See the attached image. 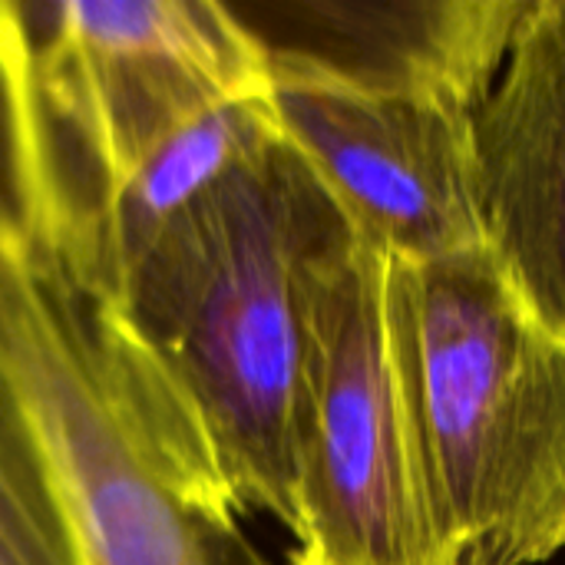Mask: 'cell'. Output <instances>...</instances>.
Instances as JSON below:
<instances>
[{"label": "cell", "mask_w": 565, "mask_h": 565, "mask_svg": "<svg viewBox=\"0 0 565 565\" xmlns=\"http://www.w3.org/2000/svg\"><path fill=\"white\" fill-rule=\"evenodd\" d=\"M358 242L344 205L278 132L159 235L119 298H99L199 417L242 510L285 530L311 281Z\"/></svg>", "instance_id": "1"}, {"label": "cell", "mask_w": 565, "mask_h": 565, "mask_svg": "<svg viewBox=\"0 0 565 565\" xmlns=\"http://www.w3.org/2000/svg\"><path fill=\"white\" fill-rule=\"evenodd\" d=\"M0 364L53 460L83 565H271L182 394L30 245L0 268Z\"/></svg>", "instance_id": "2"}, {"label": "cell", "mask_w": 565, "mask_h": 565, "mask_svg": "<svg viewBox=\"0 0 565 565\" xmlns=\"http://www.w3.org/2000/svg\"><path fill=\"white\" fill-rule=\"evenodd\" d=\"M0 63L26 245L66 275L182 126L271 93L262 40L218 0H0Z\"/></svg>", "instance_id": "3"}, {"label": "cell", "mask_w": 565, "mask_h": 565, "mask_svg": "<svg viewBox=\"0 0 565 565\" xmlns=\"http://www.w3.org/2000/svg\"><path fill=\"white\" fill-rule=\"evenodd\" d=\"M387 328L430 500L457 565L565 553V341L493 252L387 258Z\"/></svg>", "instance_id": "4"}, {"label": "cell", "mask_w": 565, "mask_h": 565, "mask_svg": "<svg viewBox=\"0 0 565 565\" xmlns=\"http://www.w3.org/2000/svg\"><path fill=\"white\" fill-rule=\"evenodd\" d=\"M288 565H457L420 463L371 242L311 281Z\"/></svg>", "instance_id": "5"}, {"label": "cell", "mask_w": 565, "mask_h": 565, "mask_svg": "<svg viewBox=\"0 0 565 565\" xmlns=\"http://www.w3.org/2000/svg\"><path fill=\"white\" fill-rule=\"evenodd\" d=\"M271 106L281 136L381 255L437 262L487 245L477 113L288 76H271Z\"/></svg>", "instance_id": "6"}, {"label": "cell", "mask_w": 565, "mask_h": 565, "mask_svg": "<svg viewBox=\"0 0 565 565\" xmlns=\"http://www.w3.org/2000/svg\"><path fill=\"white\" fill-rule=\"evenodd\" d=\"M271 76L377 96L444 99L477 113L530 0H275L232 3Z\"/></svg>", "instance_id": "7"}, {"label": "cell", "mask_w": 565, "mask_h": 565, "mask_svg": "<svg viewBox=\"0 0 565 565\" xmlns=\"http://www.w3.org/2000/svg\"><path fill=\"white\" fill-rule=\"evenodd\" d=\"M473 139L487 248L565 341V0H530Z\"/></svg>", "instance_id": "8"}, {"label": "cell", "mask_w": 565, "mask_h": 565, "mask_svg": "<svg viewBox=\"0 0 565 565\" xmlns=\"http://www.w3.org/2000/svg\"><path fill=\"white\" fill-rule=\"evenodd\" d=\"M0 565H83L40 430L0 364Z\"/></svg>", "instance_id": "9"}, {"label": "cell", "mask_w": 565, "mask_h": 565, "mask_svg": "<svg viewBox=\"0 0 565 565\" xmlns=\"http://www.w3.org/2000/svg\"><path fill=\"white\" fill-rule=\"evenodd\" d=\"M26 245V212H23V175L17 149V122L7 70L0 63V268L20 255Z\"/></svg>", "instance_id": "10"}]
</instances>
